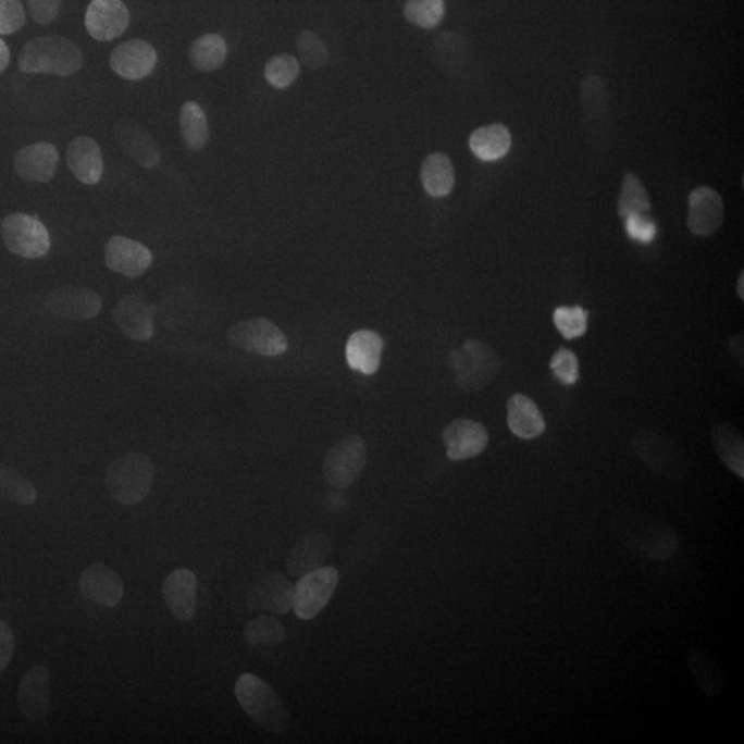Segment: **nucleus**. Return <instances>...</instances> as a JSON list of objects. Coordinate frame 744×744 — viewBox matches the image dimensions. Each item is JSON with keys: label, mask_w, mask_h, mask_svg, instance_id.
I'll list each match as a JSON object with an SVG mask.
<instances>
[{"label": "nucleus", "mask_w": 744, "mask_h": 744, "mask_svg": "<svg viewBox=\"0 0 744 744\" xmlns=\"http://www.w3.org/2000/svg\"><path fill=\"white\" fill-rule=\"evenodd\" d=\"M612 530L630 555L647 561H666L680 550L673 526L641 511L624 510L613 517Z\"/></svg>", "instance_id": "obj_1"}, {"label": "nucleus", "mask_w": 744, "mask_h": 744, "mask_svg": "<svg viewBox=\"0 0 744 744\" xmlns=\"http://www.w3.org/2000/svg\"><path fill=\"white\" fill-rule=\"evenodd\" d=\"M83 54L75 41L64 36H39L24 45L18 69L24 74L71 76L79 72Z\"/></svg>", "instance_id": "obj_2"}, {"label": "nucleus", "mask_w": 744, "mask_h": 744, "mask_svg": "<svg viewBox=\"0 0 744 744\" xmlns=\"http://www.w3.org/2000/svg\"><path fill=\"white\" fill-rule=\"evenodd\" d=\"M235 695L241 709L251 720L273 735H282L289 727V715L272 686L256 674L239 677Z\"/></svg>", "instance_id": "obj_3"}, {"label": "nucleus", "mask_w": 744, "mask_h": 744, "mask_svg": "<svg viewBox=\"0 0 744 744\" xmlns=\"http://www.w3.org/2000/svg\"><path fill=\"white\" fill-rule=\"evenodd\" d=\"M583 127L588 147L599 153L609 151L613 139V111L607 83L588 75L581 83Z\"/></svg>", "instance_id": "obj_4"}, {"label": "nucleus", "mask_w": 744, "mask_h": 744, "mask_svg": "<svg viewBox=\"0 0 744 744\" xmlns=\"http://www.w3.org/2000/svg\"><path fill=\"white\" fill-rule=\"evenodd\" d=\"M154 470L151 459L131 452L115 459L107 469L106 487L117 504L134 506L151 493Z\"/></svg>", "instance_id": "obj_5"}, {"label": "nucleus", "mask_w": 744, "mask_h": 744, "mask_svg": "<svg viewBox=\"0 0 744 744\" xmlns=\"http://www.w3.org/2000/svg\"><path fill=\"white\" fill-rule=\"evenodd\" d=\"M632 446L641 462L656 474L670 480H682L690 472V461L684 448L664 433L645 429L635 434Z\"/></svg>", "instance_id": "obj_6"}, {"label": "nucleus", "mask_w": 744, "mask_h": 744, "mask_svg": "<svg viewBox=\"0 0 744 744\" xmlns=\"http://www.w3.org/2000/svg\"><path fill=\"white\" fill-rule=\"evenodd\" d=\"M449 363L457 372L455 384L463 390H480L488 386L503 367L496 351L479 339H468L461 349L452 350Z\"/></svg>", "instance_id": "obj_7"}, {"label": "nucleus", "mask_w": 744, "mask_h": 744, "mask_svg": "<svg viewBox=\"0 0 744 744\" xmlns=\"http://www.w3.org/2000/svg\"><path fill=\"white\" fill-rule=\"evenodd\" d=\"M0 236L12 255L25 260H39L51 248L48 227L36 216L28 214L15 213L3 219Z\"/></svg>", "instance_id": "obj_8"}, {"label": "nucleus", "mask_w": 744, "mask_h": 744, "mask_svg": "<svg viewBox=\"0 0 744 744\" xmlns=\"http://www.w3.org/2000/svg\"><path fill=\"white\" fill-rule=\"evenodd\" d=\"M339 583V573L334 567H320L305 573L294 586L293 609L299 619L310 620L323 611Z\"/></svg>", "instance_id": "obj_9"}, {"label": "nucleus", "mask_w": 744, "mask_h": 744, "mask_svg": "<svg viewBox=\"0 0 744 744\" xmlns=\"http://www.w3.org/2000/svg\"><path fill=\"white\" fill-rule=\"evenodd\" d=\"M226 338L235 348L265 358H276L286 354L288 348L286 335L265 318L245 320L232 325Z\"/></svg>", "instance_id": "obj_10"}, {"label": "nucleus", "mask_w": 744, "mask_h": 744, "mask_svg": "<svg viewBox=\"0 0 744 744\" xmlns=\"http://www.w3.org/2000/svg\"><path fill=\"white\" fill-rule=\"evenodd\" d=\"M365 463L367 447L363 438L350 434L330 449L323 463L324 480L334 488H348L363 473Z\"/></svg>", "instance_id": "obj_11"}, {"label": "nucleus", "mask_w": 744, "mask_h": 744, "mask_svg": "<svg viewBox=\"0 0 744 744\" xmlns=\"http://www.w3.org/2000/svg\"><path fill=\"white\" fill-rule=\"evenodd\" d=\"M45 307L55 318L83 322L98 317L102 309V299L90 288L62 286L51 289L45 297Z\"/></svg>", "instance_id": "obj_12"}, {"label": "nucleus", "mask_w": 744, "mask_h": 744, "mask_svg": "<svg viewBox=\"0 0 744 744\" xmlns=\"http://www.w3.org/2000/svg\"><path fill=\"white\" fill-rule=\"evenodd\" d=\"M154 309L149 299L139 294H126L113 308V320L128 339L147 343L154 334Z\"/></svg>", "instance_id": "obj_13"}, {"label": "nucleus", "mask_w": 744, "mask_h": 744, "mask_svg": "<svg viewBox=\"0 0 744 744\" xmlns=\"http://www.w3.org/2000/svg\"><path fill=\"white\" fill-rule=\"evenodd\" d=\"M443 442L447 457L454 462H459L483 454L488 446L489 437L483 423L458 418L444 429Z\"/></svg>", "instance_id": "obj_14"}, {"label": "nucleus", "mask_w": 744, "mask_h": 744, "mask_svg": "<svg viewBox=\"0 0 744 744\" xmlns=\"http://www.w3.org/2000/svg\"><path fill=\"white\" fill-rule=\"evenodd\" d=\"M131 24V12L123 0H91L85 25L92 39L110 41L119 38Z\"/></svg>", "instance_id": "obj_15"}, {"label": "nucleus", "mask_w": 744, "mask_h": 744, "mask_svg": "<svg viewBox=\"0 0 744 744\" xmlns=\"http://www.w3.org/2000/svg\"><path fill=\"white\" fill-rule=\"evenodd\" d=\"M152 251L126 236H112L106 246V263L112 272L128 278L142 276L152 266Z\"/></svg>", "instance_id": "obj_16"}, {"label": "nucleus", "mask_w": 744, "mask_h": 744, "mask_svg": "<svg viewBox=\"0 0 744 744\" xmlns=\"http://www.w3.org/2000/svg\"><path fill=\"white\" fill-rule=\"evenodd\" d=\"M110 65L123 79L138 82L152 74L158 65V53L142 39L123 41L112 51Z\"/></svg>", "instance_id": "obj_17"}, {"label": "nucleus", "mask_w": 744, "mask_h": 744, "mask_svg": "<svg viewBox=\"0 0 744 744\" xmlns=\"http://www.w3.org/2000/svg\"><path fill=\"white\" fill-rule=\"evenodd\" d=\"M726 209L717 190L710 186H699L692 190L689 198V230L696 236L707 237L720 230Z\"/></svg>", "instance_id": "obj_18"}, {"label": "nucleus", "mask_w": 744, "mask_h": 744, "mask_svg": "<svg viewBox=\"0 0 744 744\" xmlns=\"http://www.w3.org/2000/svg\"><path fill=\"white\" fill-rule=\"evenodd\" d=\"M59 162L60 153L55 145L35 142L20 149L15 154L14 170L27 183L46 184L53 179Z\"/></svg>", "instance_id": "obj_19"}, {"label": "nucleus", "mask_w": 744, "mask_h": 744, "mask_svg": "<svg viewBox=\"0 0 744 744\" xmlns=\"http://www.w3.org/2000/svg\"><path fill=\"white\" fill-rule=\"evenodd\" d=\"M51 675L45 666L36 665L20 682L17 703L20 711L28 720H44L50 711Z\"/></svg>", "instance_id": "obj_20"}, {"label": "nucleus", "mask_w": 744, "mask_h": 744, "mask_svg": "<svg viewBox=\"0 0 744 744\" xmlns=\"http://www.w3.org/2000/svg\"><path fill=\"white\" fill-rule=\"evenodd\" d=\"M196 591H198V579L186 568H179L165 578L162 587L165 607L179 622H189L194 619Z\"/></svg>", "instance_id": "obj_21"}, {"label": "nucleus", "mask_w": 744, "mask_h": 744, "mask_svg": "<svg viewBox=\"0 0 744 744\" xmlns=\"http://www.w3.org/2000/svg\"><path fill=\"white\" fill-rule=\"evenodd\" d=\"M79 591L90 602L113 608L122 602L124 585L119 573L106 565H92L82 572Z\"/></svg>", "instance_id": "obj_22"}, {"label": "nucleus", "mask_w": 744, "mask_h": 744, "mask_svg": "<svg viewBox=\"0 0 744 744\" xmlns=\"http://www.w3.org/2000/svg\"><path fill=\"white\" fill-rule=\"evenodd\" d=\"M294 585L281 572L262 578L251 588L247 597V606L252 611H271L286 615L293 609Z\"/></svg>", "instance_id": "obj_23"}, {"label": "nucleus", "mask_w": 744, "mask_h": 744, "mask_svg": "<svg viewBox=\"0 0 744 744\" xmlns=\"http://www.w3.org/2000/svg\"><path fill=\"white\" fill-rule=\"evenodd\" d=\"M115 133L124 152L142 168L154 169L162 160L157 139L141 124L122 119L116 124Z\"/></svg>", "instance_id": "obj_24"}, {"label": "nucleus", "mask_w": 744, "mask_h": 744, "mask_svg": "<svg viewBox=\"0 0 744 744\" xmlns=\"http://www.w3.org/2000/svg\"><path fill=\"white\" fill-rule=\"evenodd\" d=\"M66 164L77 181L85 185H97L103 174V159L100 145L90 137H76L66 148Z\"/></svg>", "instance_id": "obj_25"}, {"label": "nucleus", "mask_w": 744, "mask_h": 744, "mask_svg": "<svg viewBox=\"0 0 744 744\" xmlns=\"http://www.w3.org/2000/svg\"><path fill=\"white\" fill-rule=\"evenodd\" d=\"M331 555V542L322 532L310 531L293 547L287 557V570L293 576L301 578L305 573L323 567Z\"/></svg>", "instance_id": "obj_26"}, {"label": "nucleus", "mask_w": 744, "mask_h": 744, "mask_svg": "<svg viewBox=\"0 0 744 744\" xmlns=\"http://www.w3.org/2000/svg\"><path fill=\"white\" fill-rule=\"evenodd\" d=\"M384 351V339L375 331L359 330L351 334L346 344V361L351 370L364 375L379 371Z\"/></svg>", "instance_id": "obj_27"}, {"label": "nucleus", "mask_w": 744, "mask_h": 744, "mask_svg": "<svg viewBox=\"0 0 744 744\" xmlns=\"http://www.w3.org/2000/svg\"><path fill=\"white\" fill-rule=\"evenodd\" d=\"M686 665H689L692 679L703 694L709 697L721 694L727 681L726 671L709 650L699 645H692L686 653Z\"/></svg>", "instance_id": "obj_28"}, {"label": "nucleus", "mask_w": 744, "mask_h": 744, "mask_svg": "<svg viewBox=\"0 0 744 744\" xmlns=\"http://www.w3.org/2000/svg\"><path fill=\"white\" fill-rule=\"evenodd\" d=\"M508 425L511 433L523 441H532L546 431L545 418L536 402L521 393L508 401Z\"/></svg>", "instance_id": "obj_29"}, {"label": "nucleus", "mask_w": 744, "mask_h": 744, "mask_svg": "<svg viewBox=\"0 0 744 744\" xmlns=\"http://www.w3.org/2000/svg\"><path fill=\"white\" fill-rule=\"evenodd\" d=\"M469 148L483 162H498L510 152V131L503 123L480 127L470 134Z\"/></svg>", "instance_id": "obj_30"}, {"label": "nucleus", "mask_w": 744, "mask_h": 744, "mask_svg": "<svg viewBox=\"0 0 744 744\" xmlns=\"http://www.w3.org/2000/svg\"><path fill=\"white\" fill-rule=\"evenodd\" d=\"M423 189L432 198H446L452 193L455 170L451 159L443 152H434L423 160L421 168Z\"/></svg>", "instance_id": "obj_31"}, {"label": "nucleus", "mask_w": 744, "mask_h": 744, "mask_svg": "<svg viewBox=\"0 0 744 744\" xmlns=\"http://www.w3.org/2000/svg\"><path fill=\"white\" fill-rule=\"evenodd\" d=\"M718 457L731 472L744 479V442L741 432L730 423H720L711 431Z\"/></svg>", "instance_id": "obj_32"}, {"label": "nucleus", "mask_w": 744, "mask_h": 744, "mask_svg": "<svg viewBox=\"0 0 744 744\" xmlns=\"http://www.w3.org/2000/svg\"><path fill=\"white\" fill-rule=\"evenodd\" d=\"M179 126L181 136L189 151L199 152L209 142V121L198 102L188 101L181 107Z\"/></svg>", "instance_id": "obj_33"}, {"label": "nucleus", "mask_w": 744, "mask_h": 744, "mask_svg": "<svg viewBox=\"0 0 744 744\" xmlns=\"http://www.w3.org/2000/svg\"><path fill=\"white\" fill-rule=\"evenodd\" d=\"M226 40L221 35L207 34L196 39L189 49V60L200 72H213L225 64Z\"/></svg>", "instance_id": "obj_34"}, {"label": "nucleus", "mask_w": 744, "mask_h": 744, "mask_svg": "<svg viewBox=\"0 0 744 744\" xmlns=\"http://www.w3.org/2000/svg\"><path fill=\"white\" fill-rule=\"evenodd\" d=\"M648 211H650V199L643 181L632 172L624 174L618 199L620 219L624 220L632 214H645Z\"/></svg>", "instance_id": "obj_35"}, {"label": "nucleus", "mask_w": 744, "mask_h": 744, "mask_svg": "<svg viewBox=\"0 0 744 744\" xmlns=\"http://www.w3.org/2000/svg\"><path fill=\"white\" fill-rule=\"evenodd\" d=\"M0 498L15 505L29 506L38 499V491L17 470L0 464Z\"/></svg>", "instance_id": "obj_36"}, {"label": "nucleus", "mask_w": 744, "mask_h": 744, "mask_svg": "<svg viewBox=\"0 0 744 744\" xmlns=\"http://www.w3.org/2000/svg\"><path fill=\"white\" fill-rule=\"evenodd\" d=\"M402 13L408 23L416 27L433 29L446 15V3L444 0H408Z\"/></svg>", "instance_id": "obj_37"}, {"label": "nucleus", "mask_w": 744, "mask_h": 744, "mask_svg": "<svg viewBox=\"0 0 744 744\" xmlns=\"http://www.w3.org/2000/svg\"><path fill=\"white\" fill-rule=\"evenodd\" d=\"M245 640L251 645L281 644L286 640V630L281 620L271 615H261L250 620L245 628Z\"/></svg>", "instance_id": "obj_38"}, {"label": "nucleus", "mask_w": 744, "mask_h": 744, "mask_svg": "<svg viewBox=\"0 0 744 744\" xmlns=\"http://www.w3.org/2000/svg\"><path fill=\"white\" fill-rule=\"evenodd\" d=\"M437 54L441 55L443 69L459 74L468 64L467 41L457 34H443L436 40Z\"/></svg>", "instance_id": "obj_39"}, {"label": "nucleus", "mask_w": 744, "mask_h": 744, "mask_svg": "<svg viewBox=\"0 0 744 744\" xmlns=\"http://www.w3.org/2000/svg\"><path fill=\"white\" fill-rule=\"evenodd\" d=\"M265 79L275 89L283 90L292 86L298 79L299 62L296 57L278 54L266 62Z\"/></svg>", "instance_id": "obj_40"}, {"label": "nucleus", "mask_w": 744, "mask_h": 744, "mask_svg": "<svg viewBox=\"0 0 744 744\" xmlns=\"http://www.w3.org/2000/svg\"><path fill=\"white\" fill-rule=\"evenodd\" d=\"M588 312L582 307H558L553 313L558 333L566 339L583 337L587 331Z\"/></svg>", "instance_id": "obj_41"}, {"label": "nucleus", "mask_w": 744, "mask_h": 744, "mask_svg": "<svg viewBox=\"0 0 744 744\" xmlns=\"http://www.w3.org/2000/svg\"><path fill=\"white\" fill-rule=\"evenodd\" d=\"M296 45L303 64L309 66V69L319 70L327 65L330 59L328 49L325 48L323 40L312 30H302L297 36Z\"/></svg>", "instance_id": "obj_42"}, {"label": "nucleus", "mask_w": 744, "mask_h": 744, "mask_svg": "<svg viewBox=\"0 0 744 744\" xmlns=\"http://www.w3.org/2000/svg\"><path fill=\"white\" fill-rule=\"evenodd\" d=\"M550 370L556 379L567 386L575 385L581 375L576 355L567 348H560L553 355Z\"/></svg>", "instance_id": "obj_43"}, {"label": "nucleus", "mask_w": 744, "mask_h": 744, "mask_svg": "<svg viewBox=\"0 0 744 744\" xmlns=\"http://www.w3.org/2000/svg\"><path fill=\"white\" fill-rule=\"evenodd\" d=\"M27 14L21 0H0V35H13L24 27Z\"/></svg>", "instance_id": "obj_44"}, {"label": "nucleus", "mask_w": 744, "mask_h": 744, "mask_svg": "<svg viewBox=\"0 0 744 744\" xmlns=\"http://www.w3.org/2000/svg\"><path fill=\"white\" fill-rule=\"evenodd\" d=\"M624 231L633 241L650 245L658 235V226L644 214H632L624 219Z\"/></svg>", "instance_id": "obj_45"}, {"label": "nucleus", "mask_w": 744, "mask_h": 744, "mask_svg": "<svg viewBox=\"0 0 744 744\" xmlns=\"http://www.w3.org/2000/svg\"><path fill=\"white\" fill-rule=\"evenodd\" d=\"M30 17L40 25L53 23L59 17L62 0H27Z\"/></svg>", "instance_id": "obj_46"}, {"label": "nucleus", "mask_w": 744, "mask_h": 744, "mask_svg": "<svg viewBox=\"0 0 744 744\" xmlns=\"http://www.w3.org/2000/svg\"><path fill=\"white\" fill-rule=\"evenodd\" d=\"M15 637L13 629L4 620L0 619V673L7 670L13 659Z\"/></svg>", "instance_id": "obj_47"}, {"label": "nucleus", "mask_w": 744, "mask_h": 744, "mask_svg": "<svg viewBox=\"0 0 744 744\" xmlns=\"http://www.w3.org/2000/svg\"><path fill=\"white\" fill-rule=\"evenodd\" d=\"M10 64V50L8 48L7 41L0 39V74L7 71Z\"/></svg>", "instance_id": "obj_48"}, {"label": "nucleus", "mask_w": 744, "mask_h": 744, "mask_svg": "<svg viewBox=\"0 0 744 744\" xmlns=\"http://www.w3.org/2000/svg\"><path fill=\"white\" fill-rule=\"evenodd\" d=\"M743 284H744V273L741 272V276H739V278H737V294H739V298H741L742 301L744 299V292H743L744 286H743Z\"/></svg>", "instance_id": "obj_49"}]
</instances>
